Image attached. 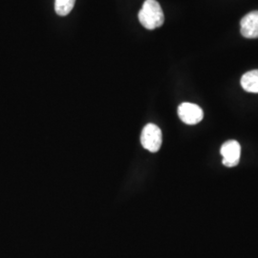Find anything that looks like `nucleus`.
Listing matches in <instances>:
<instances>
[{
    "label": "nucleus",
    "mask_w": 258,
    "mask_h": 258,
    "mask_svg": "<svg viewBox=\"0 0 258 258\" xmlns=\"http://www.w3.org/2000/svg\"><path fill=\"white\" fill-rule=\"evenodd\" d=\"M242 88L249 93H258V69L251 70L241 78Z\"/></svg>",
    "instance_id": "6"
},
{
    "label": "nucleus",
    "mask_w": 258,
    "mask_h": 258,
    "mask_svg": "<svg viewBox=\"0 0 258 258\" xmlns=\"http://www.w3.org/2000/svg\"><path fill=\"white\" fill-rule=\"evenodd\" d=\"M75 2L76 0H55V13L60 17L67 16L74 8Z\"/></svg>",
    "instance_id": "7"
},
{
    "label": "nucleus",
    "mask_w": 258,
    "mask_h": 258,
    "mask_svg": "<svg viewBox=\"0 0 258 258\" xmlns=\"http://www.w3.org/2000/svg\"><path fill=\"white\" fill-rule=\"evenodd\" d=\"M138 18L141 24L148 30L161 27L165 22L164 12L156 0H146Z\"/></svg>",
    "instance_id": "1"
},
{
    "label": "nucleus",
    "mask_w": 258,
    "mask_h": 258,
    "mask_svg": "<svg viewBox=\"0 0 258 258\" xmlns=\"http://www.w3.org/2000/svg\"><path fill=\"white\" fill-rule=\"evenodd\" d=\"M221 155L223 156V165L228 167H233L239 164L241 156V147L237 141L231 140L222 146Z\"/></svg>",
    "instance_id": "4"
},
{
    "label": "nucleus",
    "mask_w": 258,
    "mask_h": 258,
    "mask_svg": "<svg viewBox=\"0 0 258 258\" xmlns=\"http://www.w3.org/2000/svg\"><path fill=\"white\" fill-rule=\"evenodd\" d=\"M141 143L144 148L155 153L162 146V131L154 123L147 124L141 135Z\"/></svg>",
    "instance_id": "2"
},
{
    "label": "nucleus",
    "mask_w": 258,
    "mask_h": 258,
    "mask_svg": "<svg viewBox=\"0 0 258 258\" xmlns=\"http://www.w3.org/2000/svg\"><path fill=\"white\" fill-rule=\"evenodd\" d=\"M178 116L184 123L194 125L203 120L204 112L197 104L184 102L178 107Z\"/></svg>",
    "instance_id": "3"
},
{
    "label": "nucleus",
    "mask_w": 258,
    "mask_h": 258,
    "mask_svg": "<svg viewBox=\"0 0 258 258\" xmlns=\"http://www.w3.org/2000/svg\"><path fill=\"white\" fill-rule=\"evenodd\" d=\"M241 35L246 38L258 37V11L247 14L240 22Z\"/></svg>",
    "instance_id": "5"
}]
</instances>
